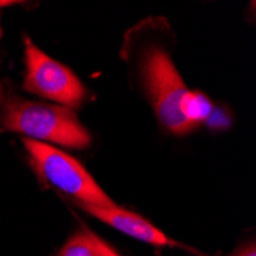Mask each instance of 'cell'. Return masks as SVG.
Instances as JSON below:
<instances>
[{"label":"cell","mask_w":256,"mask_h":256,"mask_svg":"<svg viewBox=\"0 0 256 256\" xmlns=\"http://www.w3.org/2000/svg\"><path fill=\"white\" fill-rule=\"evenodd\" d=\"M25 63L23 89L69 109L82 106L86 98V88L78 77L64 64L46 56L28 37L25 38Z\"/></svg>","instance_id":"cell-4"},{"label":"cell","mask_w":256,"mask_h":256,"mask_svg":"<svg viewBox=\"0 0 256 256\" xmlns=\"http://www.w3.org/2000/svg\"><path fill=\"white\" fill-rule=\"evenodd\" d=\"M238 256H256V252H254V246H250L248 248L242 250Z\"/></svg>","instance_id":"cell-9"},{"label":"cell","mask_w":256,"mask_h":256,"mask_svg":"<svg viewBox=\"0 0 256 256\" xmlns=\"http://www.w3.org/2000/svg\"><path fill=\"white\" fill-rule=\"evenodd\" d=\"M212 110V104L200 92L188 90V94L184 96L181 102V112L184 118L188 120L192 126L196 128L198 123L207 118V115Z\"/></svg>","instance_id":"cell-6"},{"label":"cell","mask_w":256,"mask_h":256,"mask_svg":"<svg viewBox=\"0 0 256 256\" xmlns=\"http://www.w3.org/2000/svg\"><path fill=\"white\" fill-rule=\"evenodd\" d=\"M2 97H4V88H2V83H0V103H2Z\"/></svg>","instance_id":"cell-11"},{"label":"cell","mask_w":256,"mask_h":256,"mask_svg":"<svg viewBox=\"0 0 256 256\" xmlns=\"http://www.w3.org/2000/svg\"><path fill=\"white\" fill-rule=\"evenodd\" d=\"M0 130L20 132L40 143L50 142L74 149H84L90 144L89 132L72 109L23 100L17 96H10L4 106Z\"/></svg>","instance_id":"cell-1"},{"label":"cell","mask_w":256,"mask_h":256,"mask_svg":"<svg viewBox=\"0 0 256 256\" xmlns=\"http://www.w3.org/2000/svg\"><path fill=\"white\" fill-rule=\"evenodd\" d=\"M57 256H103V253L94 241V234L83 228L66 242Z\"/></svg>","instance_id":"cell-7"},{"label":"cell","mask_w":256,"mask_h":256,"mask_svg":"<svg viewBox=\"0 0 256 256\" xmlns=\"http://www.w3.org/2000/svg\"><path fill=\"white\" fill-rule=\"evenodd\" d=\"M94 241H96V244H97V247L100 248V252L103 253V256H120L117 252H115L109 244H106L102 238H98L96 234H94Z\"/></svg>","instance_id":"cell-8"},{"label":"cell","mask_w":256,"mask_h":256,"mask_svg":"<svg viewBox=\"0 0 256 256\" xmlns=\"http://www.w3.org/2000/svg\"><path fill=\"white\" fill-rule=\"evenodd\" d=\"M22 142L31 156V162L37 174L54 188L78 202L103 207L114 206L110 198L76 158L51 144L40 143L36 140L23 138Z\"/></svg>","instance_id":"cell-2"},{"label":"cell","mask_w":256,"mask_h":256,"mask_svg":"<svg viewBox=\"0 0 256 256\" xmlns=\"http://www.w3.org/2000/svg\"><path fill=\"white\" fill-rule=\"evenodd\" d=\"M18 2H12V0H0V8H5V6H11V5H16Z\"/></svg>","instance_id":"cell-10"},{"label":"cell","mask_w":256,"mask_h":256,"mask_svg":"<svg viewBox=\"0 0 256 256\" xmlns=\"http://www.w3.org/2000/svg\"><path fill=\"white\" fill-rule=\"evenodd\" d=\"M142 72L158 120L176 135L192 132L195 126L181 112V102L189 89L169 54L158 46H150L143 56Z\"/></svg>","instance_id":"cell-3"},{"label":"cell","mask_w":256,"mask_h":256,"mask_svg":"<svg viewBox=\"0 0 256 256\" xmlns=\"http://www.w3.org/2000/svg\"><path fill=\"white\" fill-rule=\"evenodd\" d=\"M74 202L80 208H83L84 212H88L92 216H96L97 220L106 222L108 226L120 230L122 234H124L134 240L143 241V242H148L152 246H158V247L180 246L178 242H175L174 240L166 236L161 230H158L154 224L146 221L143 216L132 214L129 210H124V208H120L115 204L109 206V207H103V206L86 204V202H78V201H74Z\"/></svg>","instance_id":"cell-5"}]
</instances>
